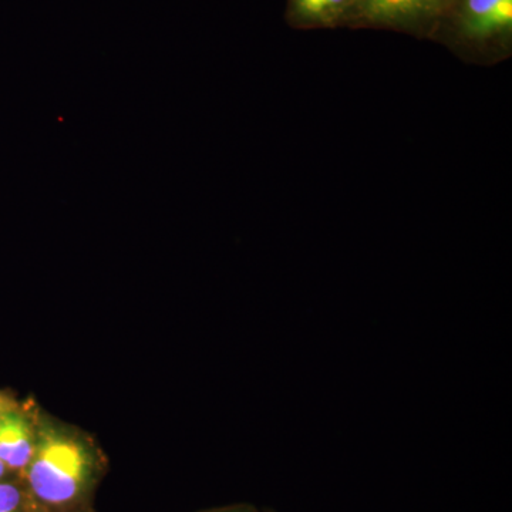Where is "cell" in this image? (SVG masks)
<instances>
[{
	"instance_id": "1",
	"label": "cell",
	"mask_w": 512,
	"mask_h": 512,
	"mask_svg": "<svg viewBox=\"0 0 512 512\" xmlns=\"http://www.w3.org/2000/svg\"><path fill=\"white\" fill-rule=\"evenodd\" d=\"M93 467L92 451L83 440L53 424H43L36 430L35 451L25 473L36 500L60 507L84 493Z\"/></svg>"
},
{
	"instance_id": "2",
	"label": "cell",
	"mask_w": 512,
	"mask_h": 512,
	"mask_svg": "<svg viewBox=\"0 0 512 512\" xmlns=\"http://www.w3.org/2000/svg\"><path fill=\"white\" fill-rule=\"evenodd\" d=\"M481 59L508 55L512 36V0H453L434 33Z\"/></svg>"
},
{
	"instance_id": "3",
	"label": "cell",
	"mask_w": 512,
	"mask_h": 512,
	"mask_svg": "<svg viewBox=\"0 0 512 512\" xmlns=\"http://www.w3.org/2000/svg\"><path fill=\"white\" fill-rule=\"evenodd\" d=\"M453 0H360L348 25L434 33Z\"/></svg>"
},
{
	"instance_id": "4",
	"label": "cell",
	"mask_w": 512,
	"mask_h": 512,
	"mask_svg": "<svg viewBox=\"0 0 512 512\" xmlns=\"http://www.w3.org/2000/svg\"><path fill=\"white\" fill-rule=\"evenodd\" d=\"M36 446V429L20 410L0 416V461L9 471H25Z\"/></svg>"
},
{
	"instance_id": "5",
	"label": "cell",
	"mask_w": 512,
	"mask_h": 512,
	"mask_svg": "<svg viewBox=\"0 0 512 512\" xmlns=\"http://www.w3.org/2000/svg\"><path fill=\"white\" fill-rule=\"evenodd\" d=\"M360 0H288L286 18L299 29L335 28L348 25Z\"/></svg>"
},
{
	"instance_id": "6",
	"label": "cell",
	"mask_w": 512,
	"mask_h": 512,
	"mask_svg": "<svg viewBox=\"0 0 512 512\" xmlns=\"http://www.w3.org/2000/svg\"><path fill=\"white\" fill-rule=\"evenodd\" d=\"M25 494L18 484L0 481V512H23Z\"/></svg>"
},
{
	"instance_id": "7",
	"label": "cell",
	"mask_w": 512,
	"mask_h": 512,
	"mask_svg": "<svg viewBox=\"0 0 512 512\" xmlns=\"http://www.w3.org/2000/svg\"><path fill=\"white\" fill-rule=\"evenodd\" d=\"M15 407L13 400L6 396L5 393L0 392V416L3 413L9 412V410L15 409Z\"/></svg>"
},
{
	"instance_id": "8",
	"label": "cell",
	"mask_w": 512,
	"mask_h": 512,
	"mask_svg": "<svg viewBox=\"0 0 512 512\" xmlns=\"http://www.w3.org/2000/svg\"><path fill=\"white\" fill-rule=\"evenodd\" d=\"M9 473L8 467L0 461V481H3V478L6 477V474Z\"/></svg>"
},
{
	"instance_id": "9",
	"label": "cell",
	"mask_w": 512,
	"mask_h": 512,
	"mask_svg": "<svg viewBox=\"0 0 512 512\" xmlns=\"http://www.w3.org/2000/svg\"><path fill=\"white\" fill-rule=\"evenodd\" d=\"M217 512H252L247 510V508H239V510H224V511H217Z\"/></svg>"
}]
</instances>
